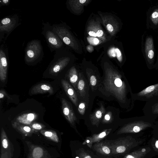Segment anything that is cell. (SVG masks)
<instances>
[{
    "mask_svg": "<svg viewBox=\"0 0 158 158\" xmlns=\"http://www.w3.org/2000/svg\"><path fill=\"white\" fill-rule=\"evenodd\" d=\"M105 74L104 84L106 89L119 102H125L127 90L126 83L122 80L121 75L111 68L106 69Z\"/></svg>",
    "mask_w": 158,
    "mask_h": 158,
    "instance_id": "cell-1",
    "label": "cell"
},
{
    "mask_svg": "<svg viewBox=\"0 0 158 158\" xmlns=\"http://www.w3.org/2000/svg\"><path fill=\"white\" fill-rule=\"evenodd\" d=\"M44 55L43 48L40 40H33L27 43L24 56L26 63L29 64L36 63L42 59Z\"/></svg>",
    "mask_w": 158,
    "mask_h": 158,
    "instance_id": "cell-3",
    "label": "cell"
},
{
    "mask_svg": "<svg viewBox=\"0 0 158 158\" xmlns=\"http://www.w3.org/2000/svg\"><path fill=\"white\" fill-rule=\"evenodd\" d=\"M76 158H79L78 157H76Z\"/></svg>",
    "mask_w": 158,
    "mask_h": 158,
    "instance_id": "cell-41",
    "label": "cell"
},
{
    "mask_svg": "<svg viewBox=\"0 0 158 158\" xmlns=\"http://www.w3.org/2000/svg\"><path fill=\"white\" fill-rule=\"evenodd\" d=\"M17 14L8 16L2 19L0 22V42L6 34V39L10 33L21 24Z\"/></svg>",
    "mask_w": 158,
    "mask_h": 158,
    "instance_id": "cell-8",
    "label": "cell"
},
{
    "mask_svg": "<svg viewBox=\"0 0 158 158\" xmlns=\"http://www.w3.org/2000/svg\"><path fill=\"white\" fill-rule=\"evenodd\" d=\"M94 148L95 151L103 155L111 153L110 141L97 143L94 145Z\"/></svg>",
    "mask_w": 158,
    "mask_h": 158,
    "instance_id": "cell-20",
    "label": "cell"
},
{
    "mask_svg": "<svg viewBox=\"0 0 158 158\" xmlns=\"http://www.w3.org/2000/svg\"><path fill=\"white\" fill-rule=\"evenodd\" d=\"M10 0H2L0 1V6H8L10 3Z\"/></svg>",
    "mask_w": 158,
    "mask_h": 158,
    "instance_id": "cell-32",
    "label": "cell"
},
{
    "mask_svg": "<svg viewBox=\"0 0 158 158\" xmlns=\"http://www.w3.org/2000/svg\"><path fill=\"white\" fill-rule=\"evenodd\" d=\"M88 40L92 44L97 45L99 44L102 42L101 40L97 38H94Z\"/></svg>",
    "mask_w": 158,
    "mask_h": 158,
    "instance_id": "cell-30",
    "label": "cell"
},
{
    "mask_svg": "<svg viewBox=\"0 0 158 158\" xmlns=\"http://www.w3.org/2000/svg\"><path fill=\"white\" fill-rule=\"evenodd\" d=\"M43 131L44 132L45 135L47 137H51L53 134V132L51 131Z\"/></svg>",
    "mask_w": 158,
    "mask_h": 158,
    "instance_id": "cell-34",
    "label": "cell"
},
{
    "mask_svg": "<svg viewBox=\"0 0 158 158\" xmlns=\"http://www.w3.org/2000/svg\"><path fill=\"white\" fill-rule=\"evenodd\" d=\"M141 51L147 67L149 69L153 68L156 50L152 36L145 31L141 36Z\"/></svg>",
    "mask_w": 158,
    "mask_h": 158,
    "instance_id": "cell-2",
    "label": "cell"
},
{
    "mask_svg": "<svg viewBox=\"0 0 158 158\" xmlns=\"http://www.w3.org/2000/svg\"><path fill=\"white\" fill-rule=\"evenodd\" d=\"M90 81L92 86H95L97 83V79L95 77L94 75L91 76L90 78Z\"/></svg>",
    "mask_w": 158,
    "mask_h": 158,
    "instance_id": "cell-31",
    "label": "cell"
},
{
    "mask_svg": "<svg viewBox=\"0 0 158 158\" xmlns=\"http://www.w3.org/2000/svg\"><path fill=\"white\" fill-rule=\"evenodd\" d=\"M62 86L67 96L76 106L78 105V99L77 94L70 85L66 80H61Z\"/></svg>",
    "mask_w": 158,
    "mask_h": 158,
    "instance_id": "cell-17",
    "label": "cell"
},
{
    "mask_svg": "<svg viewBox=\"0 0 158 158\" xmlns=\"http://www.w3.org/2000/svg\"><path fill=\"white\" fill-rule=\"evenodd\" d=\"M31 93L32 94L48 93L50 95L54 93L53 87L47 83H42L38 84L31 88Z\"/></svg>",
    "mask_w": 158,
    "mask_h": 158,
    "instance_id": "cell-16",
    "label": "cell"
},
{
    "mask_svg": "<svg viewBox=\"0 0 158 158\" xmlns=\"http://www.w3.org/2000/svg\"><path fill=\"white\" fill-rule=\"evenodd\" d=\"M31 126L34 129L40 130L42 128L43 125L40 123L34 122L31 123Z\"/></svg>",
    "mask_w": 158,
    "mask_h": 158,
    "instance_id": "cell-29",
    "label": "cell"
},
{
    "mask_svg": "<svg viewBox=\"0 0 158 158\" xmlns=\"http://www.w3.org/2000/svg\"><path fill=\"white\" fill-rule=\"evenodd\" d=\"M85 82L82 79L80 80L77 84V88L81 96H83L85 95Z\"/></svg>",
    "mask_w": 158,
    "mask_h": 158,
    "instance_id": "cell-26",
    "label": "cell"
},
{
    "mask_svg": "<svg viewBox=\"0 0 158 158\" xmlns=\"http://www.w3.org/2000/svg\"><path fill=\"white\" fill-rule=\"evenodd\" d=\"M110 118L111 115L110 113H109L105 115L104 118V121H105V122H107L110 120Z\"/></svg>",
    "mask_w": 158,
    "mask_h": 158,
    "instance_id": "cell-35",
    "label": "cell"
},
{
    "mask_svg": "<svg viewBox=\"0 0 158 158\" xmlns=\"http://www.w3.org/2000/svg\"><path fill=\"white\" fill-rule=\"evenodd\" d=\"M53 59L48 69L49 74L57 75L69 64L71 59L70 56L62 48L55 51Z\"/></svg>",
    "mask_w": 158,
    "mask_h": 158,
    "instance_id": "cell-5",
    "label": "cell"
},
{
    "mask_svg": "<svg viewBox=\"0 0 158 158\" xmlns=\"http://www.w3.org/2000/svg\"><path fill=\"white\" fill-rule=\"evenodd\" d=\"M153 113L154 114H158V103L155 106L153 110Z\"/></svg>",
    "mask_w": 158,
    "mask_h": 158,
    "instance_id": "cell-38",
    "label": "cell"
},
{
    "mask_svg": "<svg viewBox=\"0 0 158 158\" xmlns=\"http://www.w3.org/2000/svg\"><path fill=\"white\" fill-rule=\"evenodd\" d=\"M103 23L106 30L112 36L114 35L119 29V25L113 18L110 15L102 17Z\"/></svg>",
    "mask_w": 158,
    "mask_h": 158,
    "instance_id": "cell-13",
    "label": "cell"
},
{
    "mask_svg": "<svg viewBox=\"0 0 158 158\" xmlns=\"http://www.w3.org/2000/svg\"><path fill=\"white\" fill-rule=\"evenodd\" d=\"M8 50L3 44L0 47V79L4 82L6 78L8 68Z\"/></svg>",
    "mask_w": 158,
    "mask_h": 158,
    "instance_id": "cell-12",
    "label": "cell"
},
{
    "mask_svg": "<svg viewBox=\"0 0 158 158\" xmlns=\"http://www.w3.org/2000/svg\"></svg>",
    "mask_w": 158,
    "mask_h": 158,
    "instance_id": "cell-43",
    "label": "cell"
},
{
    "mask_svg": "<svg viewBox=\"0 0 158 158\" xmlns=\"http://www.w3.org/2000/svg\"><path fill=\"white\" fill-rule=\"evenodd\" d=\"M7 94L6 91L3 89H1L0 91V98H3L6 96H7Z\"/></svg>",
    "mask_w": 158,
    "mask_h": 158,
    "instance_id": "cell-33",
    "label": "cell"
},
{
    "mask_svg": "<svg viewBox=\"0 0 158 158\" xmlns=\"http://www.w3.org/2000/svg\"><path fill=\"white\" fill-rule=\"evenodd\" d=\"M137 95L145 98H149L158 95V83L147 87L138 93Z\"/></svg>",
    "mask_w": 158,
    "mask_h": 158,
    "instance_id": "cell-19",
    "label": "cell"
},
{
    "mask_svg": "<svg viewBox=\"0 0 158 158\" xmlns=\"http://www.w3.org/2000/svg\"><path fill=\"white\" fill-rule=\"evenodd\" d=\"M32 155L34 158H40L42 156L43 150L40 148H36L34 149Z\"/></svg>",
    "mask_w": 158,
    "mask_h": 158,
    "instance_id": "cell-27",
    "label": "cell"
},
{
    "mask_svg": "<svg viewBox=\"0 0 158 158\" xmlns=\"http://www.w3.org/2000/svg\"><path fill=\"white\" fill-rule=\"evenodd\" d=\"M87 30L88 34L87 40L97 38L102 42H104L106 40L104 31L98 22L91 21L89 23Z\"/></svg>",
    "mask_w": 158,
    "mask_h": 158,
    "instance_id": "cell-11",
    "label": "cell"
},
{
    "mask_svg": "<svg viewBox=\"0 0 158 158\" xmlns=\"http://www.w3.org/2000/svg\"><path fill=\"white\" fill-rule=\"evenodd\" d=\"M155 147L158 150V139L156 140L155 143Z\"/></svg>",
    "mask_w": 158,
    "mask_h": 158,
    "instance_id": "cell-40",
    "label": "cell"
},
{
    "mask_svg": "<svg viewBox=\"0 0 158 158\" xmlns=\"http://www.w3.org/2000/svg\"><path fill=\"white\" fill-rule=\"evenodd\" d=\"M108 53L110 56L116 57L119 62L123 61V55L118 48H112L109 50Z\"/></svg>",
    "mask_w": 158,
    "mask_h": 158,
    "instance_id": "cell-25",
    "label": "cell"
},
{
    "mask_svg": "<svg viewBox=\"0 0 158 158\" xmlns=\"http://www.w3.org/2000/svg\"><path fill=\"white\" fill-rule=\"evenodd\" d=\"M43 25L42 33L51 52L62 48L63 42L53 31L52 26L48 22L43 23Z\"/></svg>",
    "mask_w": 158,
    "mask_h": 158,
    "instance_id": "cell-6",
    "label": "cell"
},
{
    "mask_svg": "<svg viewBox=\"0 0 158 158\" xmlns=\"http://www.w3.org/2000/svg\"><path fill=\"white\" fill-rule=\"evenodd\" d=\"M52 26L53 31L63 43L74 50L78 49V46L77 41L65 24L60 23Z\"/></svg>",
    "mask_w": 158,
    "mask_h": 158,
    "instance_id": "cell-7",
    "label": "cell"
},
{
    "mask_svg": "<svg viewBox=\"0 0 158 158\" xmlns=\"http://www.w3.org/2000/svg\"><path fill=\"white\" fill-rule=\"evenodd\" d=\"M105 110L103 106L102 105L100 108L93 114L90 116V118L92 124L97 126L98 125Z\"/></svg>",
    "mask_w": 158,
    "mask_h": 158,
    "instance_id": "cell-22",
    "label": "cell"
},
{
    "mask_svg": "<svg viewBox=\"0 0 158 158\" xmlns=\"http://www.w3.org/2000/svg\"><path fill=\"white\" fill-rule=\"evenodd\" d=\"M2 144L4 148H6L8 147V143L6 139H4L2 141Z\"/></svg>",
    "mask_w": 158,
    "mask_h": 158,
    "instance_id": "cell-37",
    "label": "cell"
},
{
    "mask_svg": "<svg viewBox=\"0 0 158 158\" xmlns=\"http://www.w3.org/2000/svg\"><path fill=\"white\" fill-rule=\"evenodd\" d=\"M148 148L140 149L127 154L123 158H143L149 151Z\"/></svg>",
    "mask_w": 158,
    "mask_h": 158,
    "instance_id": "cell-23",
    "label": "cell"
},
{
    "mask_svg": "<svg viewBox=\"0 0 158 158\" xmlns=\"http://www.w3.org/2000/svg\"><path fill=\"white\" fill-rule=\"evenodd\" d=\"M37 117V115L35 113H27L18 116L16 118V121L20 123L29 124Z\"/></svg>",
    "mask_w": 158,
    "mask_h": 158,
    "instance_id": "cell-21",
    "label": "cell"
},
{
    "mask_svg": "<svg viewBox=\"0 0 158 158\" xmlns=\"http://www.w3.org/2000/svg\"><path fill=\"white\" fill-rule=\"evenodd\" d=\"M68 77L70 82L74 88L76 89V86L78 81V76L76 69L74 66L72 67L69 70Z\"/></svg>",
    "mask_w": 158,
    "mask_h": 158,
    "instance_id": "cell-24",
    "label": "cell"
},
{
    "mask_svg": "<svg viewBox=\"0 0 158 158\" xmlns=\"http://www.w3.org/2000/svg\"><path fill=\"white\" fill-rule=\"evenodd\" d=\"M81 158H92L89 155L84 153V154H81Z\"/></svg>",
    "mask_w": 158,
    "mask_h": 158,
    "instance_id": "cell-39",
    "label": "cell"
},
{
    "mask_svg": "<svg viewBox=\"0 0 158 158\" xmlns=\"http://www.w3.org/2000/svg\"><path fill=\"white\" fill-rule=\"evenodd\" d=\"M78 111L79 113L81 115H83L85 111V104L83 102H81L79 104L78 106Z\"/></svg>",
    "mask_w": 158,
    "mask_h": 158,
    "instance_id": "cell-28",
    "label": "cell"
},
{
    "mask_svg": "<svg viewBox=\"0 0 158 158\" xmlns=\"http://www.w3.org/2000/svg\"><path fill=\"white\" fill-rule=\"evenodd\" d=\"M146 15V28L148 30L158 31V3L150 6Z\"/></svg>",
    "mask_w": 158,
    "mask_h": 158,
    "instance_id": "cell-9",
    "label": "cell"
},
{
    "mask_svg": "<svg viewBox=\"0 0 158 158\" xmlns=\"http://www.w3.org/2000/svg\"><path fill=\"white\" fill-rule=\"evenodd\" d=\"M89 0H69L67 1L68 8L73 12L80 13L83 10L85 6L89 3Z\"/></svg>",
    "mask_w": 158,
    "mask_h": 158,
    "instance_id": "cell-15",
    "label": "cell"
},
{
    "mask_svg": "<svg viewBox=\"0 0 158 158\" xmlns=\"http://www.w3.org/2000/svg\"><path fill=\"white\" fill-rule=\"evenodd\" d=\"M111 129H106L100 133L94 134L92 136L88 137L83 143V144H86L89 148H91L92 144L98 142L104 138L111 132Z\"/></svg>",
    "mask_w": 158,
    "mask_h": 158,
    "instance_id": "cell-18",
    "label": "cell"
},
{
    "mask_svg": "<svg viewBox=\"0 0 158 158\" xmlns=\"http://www.w3.org/2000/svg\"><path fill=\"white\" fill-rule=\"evenodd\" d=\"M158 40V37H157ZM153 68H155L158 70V51L157 52V54L156 58V63L154 64L153 66Z\"/></svg>",
    "mask_w": 158,
    "mask_h": 158,
    "instance_id": "cell-36",
    "label": "cell"
},
{
    "mask_svg": "<svg viewBox=\"0 0 158 158\" xmlns=\"http://www.w3.org/2000/svg\"><path fill=\"white\" fill-rule=\"evenodd\" d=\"M157 37H158V36H157Z\"/></svg>",
    "mask_w": 158,
    "mask_h": 158,
    "instance_id": "cell-42",
    "label": "cell"
},
{
    "mask_svg": "<svg viewBox=\"0 0 158 158\" xmlns=\"http://www.w3.org/2000/svg\"><path fill=\"white\" fill-rule=\"evenodd\" d=\"M140 143L141 141L137 140L130 136L120 138L110 141L111 153L115 155L125 153Z\"/></svg>",
    "mask_w": 158,
    "mask_h": 158,
    "instance_id": "cell-4",
    "label": "cell"
},
{
    "mask_svg": "<svg viewBox=\"0 0 158 158\" xmlns=\"http://www.w3.org/2000/svg\"><path fill=\"white\" fill-rule=\"evenodd\" d=\"M62 108L63 114L66 119L71 124L73 125L77 120V118L71 106L65 99L61 101Z\"/></svg>",
    "mask_w": 158,
    "mask_h": 158,
    "instance_id": "cell-14",
    "label": "cell"
},
{
    "mask_svg": "<svg viewBox=\"0 0 158 158\" xmlns=\"http://www.w3.org/2000/svg\"><path fill=\"white\" fill-rule=\"evenodd\" d=\"M150 123L142 121L128 123L122 127L117 132V134L127 133H136L151 126Z\"/></svg>",
    "mask_w": 158,
    "mask_h": 158,
    "instance_id": "cell-10",
    "label": "cell"
}]
</instances>
